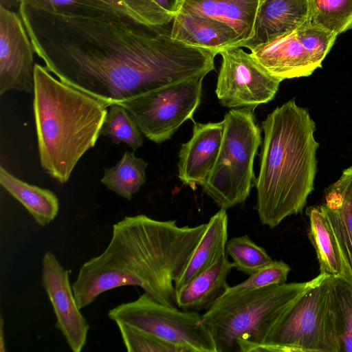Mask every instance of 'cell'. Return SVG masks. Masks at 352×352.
I'll list each match as a JSON object with an SVG mask.
<instances>
[{
  "label": "cell",
  "mask_w": 352,
  "mask_h": 352,
  "mask_svg": "<svg viewBox=\"0 0 352 352\" xmlns=\"http://www.w3.org/2000/svg\"><path fill=\"white\" fill-rule=\"evenodd\" d=\"M233 267L226 254L176 292L177 307L188 311H206L226 292V280Z\"/></svg>",
  "instance_id": "20"
},
{
  "label": "cell",
  "mask_w": 352,
  "mask_h": 352,
  "mask_svg": "<svg viewBox=\"0 0 352 352\" xmlns=\"http://www.w3.org/2000/svg\"><path fill=\"white\" fill-rule=\"evenodd\" d=\"M109 318L154 336L182 352H217L202 314L164 305L146 293L111 309Z\"/></svg>",
  "instance_id": "8"
},
{
  "label": "cell",
  "mask_w": 352,
  "mask_h": 352,
  "mask_svg": "<svg viewBox=\"0 0 352 352\" xmlns=\"http://www.w3.org/2000/svg\"><path fill=\"white\" fill-rule=\"evenodd\" d=\"M42 283L53 307L56 328L69 349L80 352L87 342L89 325L77 305L69 271L50 251L43 257Z\"/></svg>",
  "instance_id": "13"
},
{
  "label": "cell",
  "mask_w": 352,
  "mask_h": 352,
  "mask_svg": "<svg viewBox=\"0 0 352 352\" xmlns=\"http://www.w3.org/2000/svg\"><path fill=\"white\" fill-rule=\"evenodd\" d=\"M310 21L337 35L352 29V0H311Z\"/></svg>",
  "instance_id": "25"
},
{
  "label": "cell",
  "mask_w": 352,
  "mask_h": 352,
  "mask_svg": "<svg viewBox=\"0 0 352 352\" xmlns=\"http://www.w3.org/2000/svg\"><path fill=\"white\" fill-rule=\"evenodd\" d=\"M262 1L182 0L179 12L193 13L221 21L234 30L243 43L253 36L255 21Z\"/></svg>",
  "instance_id": "19"
},
{
  "label": "cell",
  "mask_w": 352,
  "mask_h": 352,
  "mask_svg": "<svg viewBox=\"0 0 352 352\" xmlns=\"http://www.w3.org/2000/svg\"><path fill=\"white\" fill-rule=\"evenodd\" d=\"M311 0H263L255 21L254 34L240 47L250 50L291 32L310 20Z\"/></svg>",
  "instance_id": "15"
},
{
  "label": "cell",
  "mask_w": 352,
  "mask_h": 352,
  "mask_svg": "<svg viewBox=\"0 0 352 352\" xmlns=\"http://www.w3.org/2000/svg\"><path fill=\"white\" fill-rule=\"evenodd\" d=\"M191 138L181 146L178 177L192 189L201 185L217 161L223 133V122H195Z\"/></svg>",
  "instance_id": "14"
},
{
  "label": "cell",
  "mask_w": 352,
  "mask_h": 352,
  "mask_svg": "<svg viewBox=\"0 0 352 352\" xmlns=\"http://www.w3.org/2000/svg\"><path fill=\"white\" fill-rule=\"evenodd\" d=\"M0 184L20 202L37 224L45 226L57 216L59 201L49 189L28 184L0 166Z\"/></svg>",
  "instance_id": "23"
},
{
  "label": "cell",
  "mask_w": 352,
  "mask_h": 352,
  "mask_svg": "<svg viewBox=\"0 0 352 352\" xmlns=\"http://www.w3.org/2000/svg\"><path fill=\"white\" fill-rule=\"evenodd\" d=\"M306 214L309 221L308 238L316 251L320 273L352 283V269L322 206H309Z\"/></svg>",
  "instance_id": "18"
},
{
  "label": "cell",
  "mask_w": 352,
  "mask_h": 352,
  "mask_svg": "<svg viewBox=\"0 0 352 352\" xmlns=\"http://www.w3.org/2000/svg\"><path fill=\"white\" fill-rule=\"evenodd\" d=\"M173 38L188 45L204 48L219 54L239 47L241 36L228 25L217 20L189 12H178L173 19Z\"/></svg>",
  "instance_id": "16"
},
{
  "label": "cell",
  "mask_w": 352,
  "mask_h": 352,
  "mask_svg": "<svg viewBox=\"0 0 352 352\" xmlns=\"http://www.w3.org/2000/svg\"><path fill=\"white\" fill-rule=\"evenodd\" d=\"M207 223L179 226L144 214L115 223L106 249L80 267L96 294L124 286H138L157 302L176 305L175 282L186 267Z\"/></svg>",
  "instance_id": "2"
},
{
  "label": "cell",
  "mask_w": 352,
  "mask_h": 352,
  "mask_svg": "<svg viewBox=\"0 0 352 352\" xmlns=\"http://www.w3.org/2000/svg\"><path fill=\"white\" fill-rule=\"evenodd\" d=\"M340 352L332 276L308 290L256 352Z\"/></svg>",
  "instance_id": "7"
},
{
  "label": "cell",
  "mask_w": 352,
  "mask_h": 352,
  "mask_svg": "<svg viewBox=\"0 0 352 352\" xmlns=\"http://www.w3.org/2000/svg\"><path fill=\"white\" fill-rule=\"evenodd\" d=\"M206 228L184 272L175 282V292L214 265L226 252L228 217L221 209L206 223Z\"/></svg>",
  "instance_id": "21"
},
{
  "label": "cell",
  "mask_w": 352,
  "mask_h": 352,
  "mask_svg": "<svg viewBox=\"0 0 352 352\" xmlns=\"http://www.w3.org/2000/svg\"><path fill=\"white\" fill-rule=\"evenodd\" d=\"M204 77L171 84L140 96L122 104L149 140L160 144L170 139L192 116L201 98Z\"/></svg>",
  "instance_id": "9"
},
{
  "label": "cell",
  "mask_w": 352,
  "mask_h": 352,
  "mask_svg": "<svg viewBox=\"0 0 352 352\" xmlns=\"http://www.w3.org/2000/svg\"><path fill=\"white\" fill-rule=\"evenodd\" d=\"M116 323L129 352H182L179 348L154 336L120 322Z\"/></svg>",
  "instance_id": "30"
},
{
  "label": "cell",
  "mask_w": 352,
  "mask_h": 352,
  "mask_svg": "<svg viewBox=\"0 0 352 352\" xmlns=\"http://www.w3.org/2000/svg\"><path fill=\"white\" fill-rule=\"evenodd\" d=\"M226 252L232 258L233 267L249 276L272 261L265 250L248 234L228 240Z\"/></svg>",
  "instance_id": "27"
},
{
  "label": "cell",
  "mask_w": 352,
  "mask_h": 352,
  "mask_svg": "<svg viewBox=\"0 0 352 352\" xmlns=\"http://www.w3.org/2000/svg\"><path fill=\"white\" fill-rule=\"evenodd\" d=\"M20 4L21 0H0V6L9 10H19Z\"/></svg>",
  "instance_id": "32"
},
{
  "label": "cell",
  "mask_w": 352,
  "mask_h": 352,
  "mask_svg": "<svg viewBox=\"0 0 352 352\" xmlns=\"http://www.w3.org/2000/svg\"><path fill=\"white\" fill-rule=\"evenodd\" d=\"M148 163L135 153L126 151L118 163L104 169L100 182L109 190L131 200L146 182Z\"/></svg>",
  "instance_id": "24"
},
{
  "label": "cell",
  "mask_w": 352,
  "mask_h": 352,
  "mask_svg": "<svg viewBox=\"0 0 352 352\" xmlns=\"http://www.w3.org/2000/svg\"><path fill=\"white\" fill-rule=\"evenodd\" d=\"M321 206L352 269V166L326 189Z\"/></svg>",
  "instance_id": "22"
},
{
  "label": "cell",
  "mask_w": 352,
  "mask_h": 352,
  "mask_svg": "<svg viewBox=\"0 0 352 352\" xmlns=\"http://www.w3.org/2000/svg\"><path fill=\"white\" fill-rule=\"evenodd\" d=\"M19 13L47 69L108 107L214 69L212 52L118 12H50L21 3Z\"/></svg>",
  "instance_id": "1"
},
{
  "label": "cell",
  "mask_w": 352,
  "mask_h": 352,
  "mask_svg": "<svg viewBox=\"0 0 352 352\" xmlns=\"http://www.w3.org/2000/svg\"><path fill=\"white\" fill-rule=\"evenodd\" d=\"M101 135L114 144L124 143L133 151L143 144V133L127 109L120 104L109 107Z\"/></svg>",
  "instance_id": "26"
},
{
  "label": "cell",
  "mask_w": 352,
  "mask_h": 352,
  "mask_svg": "<svg viewBox=\"0 0 352 352\" xmlns=\"http://www.w3.org/2000/svg\"><path fill=\"white\" fill-rule=\"evenodd\" d=\"M254 110L235 108L225 114L217 161L201 185L203 191L221 209L244 202L255 184L253 164L261 144V135Z\"/></svg>",
  "instance_id": "6"
},
{
  "label": "cell",
  "mask_w": 352,
  "mask_h": 352,
  "mask_svg": "<svg viewBox=\"0 0 352 352\" xmlns=\"http://www.w3.org/2000/svg\"><path fill=\"white\" fill-rule=\"evenodd\" d=\"M332 288L340 352H352V283L332 277Z\"/></svg>",
  "instance_id": "28"
},
{
  "label": "cell",
  "mask_w": 352,
  "mask_h": 352,
  "mask_svg": "<svg viewBox=\"0 0 352 352\" xmlns=\"http://www.w3.org/2000/svg\"><path fill=\"white\" fill-rule=\"evenodd\" d=\"M21 3L50 12L82 9L113 10L149 26H164L173 19L153 0H21Z\"/></svg>",
  "instance_id": "17"
},
{
  "label": "cell",
  "mask_w": 352,
  "mask_h": 352,
  "mask_svg": "<svg viewBox=\"0 0 352 352\" xmlns=\"http://www.w3.org/2000/svg\"><path fill=\"white\" fill-rule=\"evenodd\" d=\"M33 94L41 166L58 183L65 184L80 159L95 146L108 107L55 78L37 63Z\"/></svg>",
  "instance_id": "4"
},
{
  "label": "cell",
  "mask_w": 352,
  "mask_h": 352,
  "mask_svg": "<svg viewBox=\"0 0 352 352\" xmlns=\"http://www.w3.org/2000/svg\"><path fill=\"white\" fill-rule=\"evenodd\" d=\"M291 270L289 265L283 261L272 260L250 275L244 281L233 286H228L225 292L284 284L287 283Z\"/></svg>",
  "instance_id": "29"
},
{
  "label": "cell",
  "mask_w": 352,
  "mask_h": 352,
  "mask_svg": "<svg viewBox=\"0 0 352 352\" xmlns=\"http://www.w3.org/2000/svg\"><path fill=\"white\" fill-rule=\"evenodd\" d=\"M337 36L309 20L298 29L256 47L250 54L267 72L283 80L308 76L322 67Z\"/></svg>",
  "instance_id": "10"
},
{
  "label": "cell",
  "mask_w": 352,
  "mask_h": 352,
  "mask_svg": "<svg viewBox=\"0 0 352 352\" xmlns=\"http://www.w3.org/2000/svg\"><path fill=\"white\" fill-rule=\"evenodd\" d=\"M34 53L19 12L0 6L1 96L10 90L34 92Z\"/></svg>",
  "instance_id": "12"
},
{
  "label": "cell",
  "mask_w": 352,
  "mask_h": 352,
  "mask_svg": "<svg viewBox=\"0 0 352 352\" xmlns=\"http://www.w3.org/2000/svg\"><path fill=\"white\" fill-rule=\"evenodd\" d=\"M165 12L174 16L179 12L182 0H153Z\"/></svg>",
  "instance_id": "31"
},
{
  "label": "cell",
  "mask_w": 352,
  "mask_h": 352,
  "mask_svg": "<svg viewBox=\"0 0 352 352\" xmlns=\"http://www.w3.org/2000/svg\"><path fill=\"white\" fill-rule=\"evenodd\" d=\"M219 54L222 61L215 93L223 107L254 109L274 99L283 79L271 74L240 47Z\"/></svg>",
  "instance_id": "11"
},
{
  "label": "cell",
  "mask_w": 352,
  "mask_h": 352,
  "mask_svg": "<svg viewBox=\"0 0 352 352\" xmlns=\"http://www.w3.org/2000/svg\"><path fill=\"white\" fill-rule=\"evenodd\" d=\"M262 127L256 210L261 223L272 229L305 208L314 189L319 143L308 109L294 99L276 108Z\"/></svg>",
  "instance_id": "3"
},
{
  "label": "cell",
  "mask_w": 352,
  "mask_h": 352,
  "mask_svg": "<svg viewBox=\"0 0 352 352\" xmlns=\"http://www.w3.org/2000/svg\"><path fill=\"white\" fill-rule=\"evenodd\" d=\"M327 276L225 292L202 314L217 352H256L296 302Z\"/></svg>",
  "instance_id": "5"
},
{
  "label": "cell",
  "mask_w": 352,
  "mask_h": 352,
  "mask_svg": "<svg viewBox=\"0 0 352 352\" xmlns=\"http://www.w3.org/2000/svg\"><path fill=\"white\" fill-rule=\"evenodd\" d=\"M0 351L4 352L6 351V344H5V340L3 338V318L1 317V329H0Z\"/></svg>",
  "instance_id": "33"
}]
</instances>
